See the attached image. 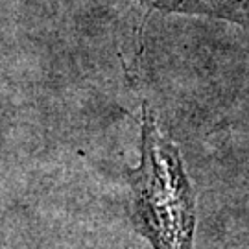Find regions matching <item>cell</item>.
Masks as SVG:
<instances>
[{"label": "cell", "mask_w": 249, "mask_h": 249, "mask_svg": "<svg viewBox=\"0 0 249 249\" xmlns=\"http://www.w3.org/2000/svg\"><path fill=\"white\" fill-rule=\"evenodd\" d=\"M157 2H159V4H162V2H166V0H157ZM172 2H174L176 6H179V4H183L185 0H172Z\"/></svg>", "instance_id": "cell-2"}, {"label": "cell", "mask_w": 249, "mask_h": 249, "mask_svg": "<svg viewBox=\"0 0 249 249\" xmlns=\"http://www.w3.org/2000/svg\"><path fill=\"white\" fill-rule=\"evenodd\" d=\"M142 157L131 172L135 229L153 249H192L196 205L179 150L142 115Z\"/></svg>", "instance_id": "cell-1"}]
</instances>
